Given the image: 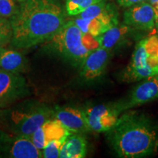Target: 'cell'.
I'll list each match as a JSON object with an SVG mask.
<instances>
[{"instance_id": "cell-26", "label": "cell", "mask_w": 158, "mask_h": 158, "mask_svg": "<svg viewBox=\"0 0 158 158\" xmlns=\"http://www.w3.org/2000/svg\"><path fill=\"white\" fill-rule=\"evenodd\" d=\"M4 138V136H2L0 135V147H1V145H2V140Z\"/></svg>"}, {"instance_id": "cell-2", "label": "cell", "mask_w": 158, "mask_h": 158, "mask_svg": "<svg viewBox=\"0 0 158 158\" xmlns=\"http://www.w3.org/2000/svg\"><path fill=\"white\" fill-rule=\"evenodd\" d=\"M107 137L120 157H147L158 148V136L152 122L144 114L136 112L119 116L115 125L107 131Z\"/></svg>"}, {"instance_id": "cell-17", "label": "cell", "mask_w": 158, "mask_h": 158, "mask_svg": "<svg viewBox=\"0 0 158 158\" xmlns=\"http://www.w3.org/2000/svg\"><path fill=\"white\" fill-rule=\"evenodd\" d=\"M26 59L21 52L13 50H5L0 56V69L19 73L25 68Z\"/></svg>"}, {"instance_id": "cell-5", "label": "cell", "mask_w": 158, "mask_h": 158, "mask_svg": "<svg viewBox=\"0 0 158 158\" xmlns=\"http://www.w3.org/2000/svg\"><path fill=\"white\" fill-rule=\"evenodd\" d=\"M52 116H54V111L44 106L29 110H13L10 117L11 130L15 135L29 138Z\"/></svg>"}, {"instance_id": "cell-7", "label": "cell", "mask_w": 158, "mask_h": 158, "mask_svg": "<svg viewBox=\"0 0 158 158\" xmlns=\"http://www.w3.org/2000/svg\"><path fill=\"white\" fill-rule=\"evenodd\" d=\"M158 98V75L145 78L135 86L128 98L116 105L121 111L143 105Z\"/></svg>"}, {"instance_id": "cell-13", "label": "cell", "mask_w": 158, "mask_h": 158, "mask_svg": "<svg viewBox=\"0 0 158 158\" xmlns=\"http://www.w3.org/2000/svg\"><path fill=\"white\" fill-rule=\"evenodd\" d=\"M110 51L98 47L92 51L81 65V76L86 81H92L102 76L107 67Z\"/></svg>"}, {"instance_id": "cell-12", "label": "cell", "mask_w": 158, "mask_h": 158, "mask_svg": "<svg viewBox=\"0 0 158 158\" xmlns=\"http://www.w3.org/2000/svg\"><path fill=\"white\" fill-rule=\"evenodd\" d=\"M53 111L54 118L70 133L82 134L91 130L84 110L72 107H56Z\"/></svg>"}, {"instance_id": "cell-4", "label": "cell", "mask_w": 158, "mask_h": 158, "mask_svg": "<svg viewBox=\"0 0 158 158\" xmlns=\"http://www.w3.org/2000/svg\"><path fill=\"white\" fill-rule=\"evenodd\" d=\"M158 75V35L147 37L136 44L131 62L123 73L128 82Z\"/></svg>"}, {"instance_id": "cell-27", "label": "cell", "mask_w": 158, "mask_h": 158, "mask_svg": "<svg viewBox=\"0 0 158 158\" xmlns=\"http://www.w3.org/2000/svg\"><path fill=\"white\" fill-rule=\"evenodd\" d=\"M15 1H16L18 3H21V2H24L25 0H15Z\"/></svg>"}, {"instance_id": "cell-20", "label": "cell", "mask_w": 158, "mask_h": 158, "mask_svg": "<svg viewBox=\"0 0 158 158\" xmlns=\"http://www.w3.org/2000/svg\"><path fill=\"white\" fill-rule=\"evenodd\" d=\"M13 38V27L10 20L0 17V45L5 47L11 43Z\"/></svg>"}, {"instance_id": "cell-15", "label": "cell", "mask_w": 158, "mask_h": 158, "mask_svg": "<svg viewBox=\"0 0 158 158\" xmlns=\"http://www.w3.org/2000/svg\"><path fill=\"white\" fill-rule=\"evenodd\" d=\"M129 31V26L125 23L124 25H119L117 23L110 27L95 38L98 42L99 47L110 51L125 39Z\"/></svg>"}, {"instance_id": "cell-6", "label": "cell", "mask_w": 158, "mask_h": 158, "mask_svg": "<svg viewBox=\"0 0 158 158\" xmlns=\"http://www.w3.org/2000/svg\"><path fill=\"white\" fill-rule=\"evenodd\" d=\"M84 111L90 130L97 133L107 132L111 129L121 114L116 103L98 105Z\"/></svg>"}, {"instance_id": "cell-10", "label": "cell", "mask_w": 158, "mask_h": 158, "mask_svg": "<svg viewBox=\"0 0 158 158\" xmlns=\"http://www.w3.org/2000/svg\"><path fill=\"white\" fill-rule=\"evenodd\" d=\"M71 133L56 118H49L29 138L39 149L43 150L49 142L55 140H66Z\"/></svg>"}, {"instance_id": "cell-9", "label": "cell", "mask_w": 158, "mask_h": 158, "mask_svg": "<svg viewBox=\"0 0 158 158\" xmlns=\"http://www.w3.org/2000/svg\"><path fill=\"white\" fill-rule=\"evenodd\" d=\"M0 150H5L7 157L12 158L43 157V151L39 149L30 138L15 135V138L5 136Z\"/></svg>"}, {"instance_id": "cell-22", "label": "cell", "mask_w": 158, "mask_h": 158, "mask_svg": "<svg viewBox=\"0 0 158 158\" xmlns=\"http://www.w3.org/2000/svg\"><path fill=\"white\" fill-rule=\"evenodd\" d=\"M65 140H55L47 144L43 151V157L56 158L59 157L61 149Z\"/></svg>"}, {"instance_id": "cell-23", "label": "cell", "mask_w": 158, "mask_h": 158, "mask_svg": "<svg viewBox=\"0 0 158 158\" xmlns=\"http://www.w3.org/2000/svg\"><path fill=\"white\" fill-rule=\"evenodd\" d=\"M149 0H117L118 5L124 7H130L138 4L146 2Z\"/></svg>"}, {"instance_id": "cell-8", "label": "cell", "mask_w": 158, "mask_h": 158, "mask_svg": "<svg viewBox=\"0 0 158 158\" xmlns=\"http://www.w3.org/2000/svg\"><path fill=\"white\" fill-rule=\"evenodd\" d=\"M27 91L26 81L20 73L0 69V105L22 98Z\"/></svg>"}, {"instance_id": "cell-24", "label": "cell", "mask_w": 158, "mask_h": 158, "mask_svg": "<svg viewBox=\"0 0 158 158\" xmlns=\"http://www.w3.org/2000/svg\"><path fill=\"white\" fill-rule=\"evenodd\" d=\"M149 4L152 6L155 15V25L158 28V0H149Z\"/></svg>"}, {"instance_id": "cell-11", "label": "cell", "mask_w": 158, "mask_h": 158, "mask_svg": "<svg viewBox=\"0 0 158 158\" xmlns=\"http://www.w3.org/2000/svg\"><path fill=\"white\" fill-rule=\"evenodd\" d=\"M126 25L141 30H151L155 26V15L149 2H143L130 7L124 13Z\"/></svg>"}, {"instance_id": "cell-25", "label": "cell", "mask_w": 158, "mask_h": 158, "mask_svg": "<svg viewBox=\"0 0 158 158\" xmlns=\"http://www.w3.org/2000/svg\"><path fill=\"white\" fill-rule=\"evenodd\" d=\"M5 50H6V49L5 48V47L1 46V45H0V56H2V54L4 52H5Z\"/></svg>"}, {"instance_id": "cell-19", "label": "cell", "mask_w": 158, "mask_h": 158, "mask_svg": "<svg viewBox=\"0 0 158 158\" xmlns=\"http://www.w3.org/2000/svg\"><path fill=\"white\" fill-rule=\"evenodd\" d=\"M102 0H66L65 8L69 15H78L90 5Z\"/></svg>"}, {"instance_id": "cell-18", "label": "cell", "mask_w": 158, "mask_h": 158, "mask_svg": "<svg viewBox=\"0 0 158 158\" xmlns=\"http://www.w3.org/2000/svg\"><path fill=\"white\" fill-rule=\"evenodd\" d=\"M73 21L83 33L91 35L94 37L102 34L110 28L97 19H86L78 17L75 19Z\"/></svg>"}, {"instance_id": "cell-21", "label": "cell", "mask_w": 158, "mask_h": 158, "mask_svg": "<svg viewBox=\"0 0 158 158\" xmlns=\"http://www.w3.org/2000/svg\"><path fill=\"white\" fill-rule=\"evenodd\" d=\"M19 7L15 0H0V17L10 20L16 14Z\"/></svg>"}, {"instance_id": "cell-16", "label": "cell", "mask_w": 158, "mask_h": 158, "mask_svg": "<svg viewBox=\"0 0 158 158\" xmlns=\"http://www.w3.org/2000/svg\"><path fill=\"white\" fill-rule=\"evenodd\" d=\"M86 155V141L81 133H71L61 149V158H83Z\"/></svg>"}, {"instance_id": "cell-14", "label": "cell", "mask_w": 158, "mask_h": 158, "mask_svg": "<svg viewBox=\"0 0 158 158\" xmlns=\"http://www.w3.org/2000/svg\"><path fill=\"white\" fill-rule=\"evenodd\" d=\"M116 13L110 5L102 0L90 5L78 15V17L86 19H97L106 27H110L118 23Z\"/></svg>"}, {"instance_id": "cell-1", "label": "cell", "mask_w": 158, "mask_h": 158, "mask_svg": "<svg viewBox=\"0 0 158 158\" xmlns=\"http://www.w3.org/2000/svg\"><path fill=\"white\" fill-rule=\"evenodd\" d=\"M10 21L12 45L29 48L55 36L65 23L64 12L59 0H25Z\"/></svg>"}, {"instance_id": "cell-3", "label": "cell", "mask_w": 158, "mask_h": 158, "mask_svg": "<svg viewBox=\"0 0 158 158\" xmlns=\"http://www.w3.org/2000/svg\"><path fill=\"white\" fill-rule=\"evenodd\" d=\"M49 42L75 66H81L91 51L99 47L95 37L83 33L73 20L65 23Z\"/></svg>"}]
</instances>
